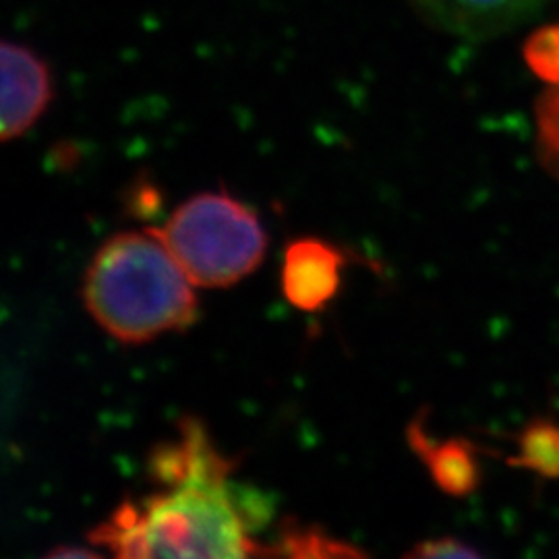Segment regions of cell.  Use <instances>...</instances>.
I'll return each instance as SVG.
<instances>
[{"instance_id":"obj_1","label":"cell","mask_w":559,"mask_h":559,"mask_svg":"<svg viewBox=\"0 0 559 559\" xmlns=\"http://www.w3.org/2000/svg\"><path fill=\"white\" fill-rule=\"evenodd\" d=\"M235 471L201 420L182 419L177 436L150 456L156 489L122 501L90 540L117 558L267 556L255 537L265 510L239 493Z\"/></svg>"},{"instance_id":"obj_2","label":"cell","mask_w":559,"mask_h":559,"mask_svg":"<svg viewBox=\"0 0 559 559\" xmlns=\"http://www.w3.org/2000/svg\"><path fill=\"white\" fill-rule=\"evenodd\" d=\"M195 288L160 237L145 228L102 242L87 265L81 299L110 338L147 344L198 321Z\"/></svg>"},{"instance_id":"obj_3","label":"cell","mask_w":559,"mask_h":559,"mask_svg":"<svg viewBox=\"0 0 559 559\" xmlns=\"http://www.w3.org/2000/svg\"><path fill=\"white\" fill-rule=\"evenodd\" d=\"M198 288H228L251 276L267 251L253 207L226 191L198 193L152 228Z\"/></svg>"},{"instance_id":"obj_4","label":"cell","mask_w":559,"mask_h":559,"mask_svg":"<svg viewBox=\"0 0 559 559\" xmlns=\"http://www.w3.org/2000/svg\"><path fill=\"white\" fill-rule=\"evenodd\" d=\"M52 100L55 78L48 60L25 44L0 38V143L29 133Z\"/></svg>"},{"instance_id":"obj_5","label":"cell","mask_w":559,"mask_h":559,"mask_svg":"<svg viewBox=\"0 0 559 559\" xmlns=\"http://www.w3.org/2000/svg\"><path fill=\"white\" fill-rule=\"evenodd\" d=\"M348 258L342 249L320 237L290 240L280 265L284 299L305 313L323 311L338 297Z\"/></svg>"},{"instance_id":"obj_6","label":"cell","mask_w":559,"mask_h":559,"mask_svg":"<svg viewBox=\"0 0 559 559\" xmlns=\"http://www.w3.org/2000/svg\"><path fill=\"white\" fill-rule=\"evenodd\" d=\"M408 4L440 32L483 40L537 20L559 0H408Z\"/></svg>"},{"instance_id":"obj_7","label":"cell","mask_w":559,"mask_h":559,"mask_svg":"<svg viewBox=\"0 0 559 559\" xmlns=\"http://www.w3.org/2000/svg\"><path fill=\"white\" fill-rule=\"evenodd\" d=\"M406 440L441 493L462 500L479 489L483 471L473 441L462 438L433 440L420 417L408 425Z\"/></svg>"},{"instance_id":"obj_8","label":"cell","mask_w":559,"mask_h":559,"mask_svg":"<svg viewBox=\"0 0 559 559\" xmlns=\"http://www.w3.org/2000/svg\"><path fill=\"white\" fill-rule=\"evenodd\" d=\"M508 462L535 473L540 479L559 480V423L533 419L516 438V454Z\"/></svg>"},{"instance_id":"obj_9","label":"cell","mask_w":559,"mask_h":559,"mask_svg":"<svg viewBox=\"0 0 559 559\" xmlns=\"http://www.w3.org/2000/svg\"><path fill=\"white\" fill-rule=\"evenodd\" d=\"M270 556L286 558H365L367 554L346 543L328 535L320 526L284 524L274 545H270Z\"/></svg>"},{"instance_id":"obj_10","label":"cell","mask_w":559,"mask_h":559,"mask_svg":"<svg viewBox=\"0 0 559 559\" xmlns=\"http://www.w3.org/2000/svg\"><path fill=\"white\" fill-rule=\"evenodd\" d=\"M535 154L540 168L559 182V83L545 85L535 102Z\"/></svg>"},{"instance_id":"obj_11","label":"cell","mask_w":559,"mask_h":559,"mask_svg":"<svg viewBox=\"0 0 559 559\" xmlns=\"http://www.w3.org/2000/svg\"><path fill=\"white\" fill-rule=\"evenodd\" d=\"M528 71L545 85L559 83V21L535 27L522 44Z\"/></svg>"},{"instance_id":"obj_12","label":"cell","mask_w":559,"mask_h":559,"mask_svg":"<svg viewBox=\"0 0 559 559\" xmlns=\"http://www.w3.org/2000/svg\"><path fill=\"white\" fill-rule=\"evenodd\" d=\"M404 558H480V551L459 537H436V539L419 540L413 549L404 554Z\"/></svg>"}]
</instances>
